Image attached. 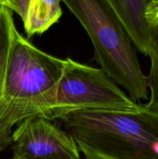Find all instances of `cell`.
Returning <instances> with one entry per match:
<instances>
[{
    "label": "cell",
    "instance_id": "obj_5",
    "mask_svg": "<svg viewBox=\"0 0 158 159\" xmlns=\"http://www.w3.org/2000/svg\"><path fill=\"white\" fill-rule=\"evenodd\" d=\"M13 158L81 159L73 137L52 120L40 116L23 120L12 134Z\"/></svg>",
    "mask_w": 158,
    "mask_h": 159
},
{
    "label": "cell",
    "instance_id": "obj_2",
    "mask_svg": "<svg viewBox=\"0 0 158 159\" xmlns=\"http://www.w3.org/2000/svg\"><path fill=\"white\" fill-rule=\"evenodd\" d=\"M64 68V60L40 50L15 30L3 86V127L11 141L12 128L23 120L33 116L50 120Z\"/></svg>",
    "mask_w": 158,
    "mask_h": 159
},
{
    "label": "cell",
    "instance_id": "obj_1",
    "mask_svg": "<svg viewBox=\"0 0 158 159\" xmlns=\"http://www.w3.org/2000/svg\"><path fill=\"white\" fill-rule=\"evenodd\" d=\"M86 159H158V111L77 110L59 118Z\"/></svg>",
    "mask_w": 158,
    "mask_h": 159
},
{
    "label": "cell",
    "instance_id": "obj_3",
    "mask_svg": "<svg viewBox=\"0 0 158 159\" xmlns=\"http://www.w3.org/2000/svg\"><path fill=\"white\" fill-rule=\"evenodd\" d=\"M88 34L101 68L134 101L148 99L147 76L132 41L108 0H61Z\"/></svg>",
    "mask_w": 158,
    "mask_h": 159
},
{
    "label": "cell",
    "instance_id": "obj_11",
    "mask_svg": "<svg viewBox=\"0 0 158 159\" xmlns=\"http://www.w3.org/2000/svg\"><path fill=\"white\" fill-rule=\"evenodd\" d=\"M6 6L9 8H10L12 11L17 12L20 6V3H21L22 0H2Z\"/></svg>",
    "mask_w": 158,
    "mask_h": 159
},
{
    "label": "cell",
    "instance_id": "obj_8",
    "mask_svg": "<svg viewBox=\"0 0 158 159\" xmlns=\"http://www.w3.org/2000/svg\"><path fill=\"white\" fill-rule=\"evenodd\" d=\"M15 23L12 16V10L4 3L0 4V152L12 143L6 136L3 127L4 120V101L3 86L5 72L8 55L12 43V37L15 31Z\"/></svg>",
    "mask_w": 158,
    "mask_h": 159
},
{
    "label": "cell",
    "instance_id": "obj_10",
    "mask_svg": "<svg viewBox=\"0 0 158 159\" xmlns=\"http://www.w3.org/2000/svg\"><path fill=\"white\" fill-rule=\"evenodd\" d=\"M145 18L150 26H158V0H149Z\"/></svg>",
    "mask_w": 158,
    "mask_h": 159
},
{
    "label": "cell",
    "instance_id": "obj_6",
    "mask_svg": "<svg viewBox=\"0 0 158 159\" xmlns=\"http://www.w3.org/2000/svg\"><path fill=\"white\" fill-rule=\"evenodd\" d=\"M136 50L148 55L151 26L145 18L149 0H108Z\"/></svg>",
    "mask_w": 158,
    "mask_h": 159
},
{
    "label": "cell",
    "instance_id": "obj_13",
    "mask_svg": "<svg viewBox=\"0 0 158 159\" xmlns=\"http://www.w3.org/2000/svg\"><path fill=\"white\" fill-rule=\"evenodd\" d=\"M12 159H21V158H12Z\"/></svg>",
    "mask_w": 158,
    "mask_h": 159
},
{
    "label": "cell",
    "instance_id": "obj_9",
    "mask_svg": "<svg viewBox=\"0 0 158 159\" xmlns=\"http://www.w3.org/2000/svg\"><path fill=\"white\" fill-rule=\"evenodd\" d=\"M150 69L147 76V86L150 93L149 102L145 104L148 108L158 111V26H151L150 48Z\"/></svg>",
    "mask_w": 158,
    "mask_h": 159
},
{
    "label": "cell",
    "instance_id": "obj_7",
    "mask_svg": "<svg viewBox=\"0 0 158 159\" xmlns=\"http://www.w3.org/2000/svg\"><path fill=\"white\" fill-rule=\"evenodd\" d=\"M61 0H22L18 11L28 37L41 35L62 16Z\"/></svg>",
    "mask_w": 158,
    "mask_h": 159
},
{
    "label": "cell",
    "instance_id": "obj_4",
    "mask_svg": "<svg viewBox=\"0 0 158 159\" xmlns=\"http://www.w3.org/2000/svg\"><path fill=\"white\" fill-rule=\"evenodd\" d=\"M139 104L102 69L68 57L56 89L50 120L77 110L135 111Z\"/></svg>",
    "mask_w": 158,
    "mask_h": 159
},
{
    "label": "cell",
    "instance_id": "obj_12",
    "mask_svg": "<svg viewBox=\"0 0 158 159\" xmlns=\"http://www.w3.org/2000/svg\"><path fill=\"white\" fill-rule=\"evenodd\" d=\"M1 3H4V2H3L2 1V0H0V4H1ZM4 4H5V3H4Z\"/></svg>",
    "mask_w": 158,
    "mask_h": 159
},
{
    "label": "cell",
    "instance_id": "obj_14",
    "mask_svg": "<svg viewBox=\"0 0 158 159\" xmlns=\"http://www.w3.org/2000/svg\"><path fill=\"white\" fill-rule=\"evenodd\" d=\"M85 159H86V158H85Z\"/></svg>",
    "mask_w": 158,
    "mask_h": 159
}]
</instances>
